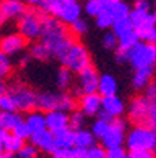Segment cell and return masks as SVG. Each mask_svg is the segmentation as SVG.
Wrapping results in <instances>:
<instances>
[{
  "label": "cell",
  "mask_w": 156,
  "mask_h": 158,
  "mask_svg": "<svg viewBox=\"0 0 156 158\" xmlns=\"http://www.w3.org/2000/svg\"><path fill=\"white\" fill-rule=\"evenodd\" d=\"M39 38L49 47L52 58H55V60H59V56L64 53V50L70 46V42L74 39H77L69 31L67 25L62 24L56 17L47 16V14H44V17H42V28H41Z\"/></svg>",
  "instance_id": "1"
},
{
  "label": "cell",
  "mask_w": 156,
  "mask_h": 158,
  "mask_svg": "<svg viewBox=\"0 0 156 158\" xmlns=\"http://www.w3.org/2000/svg\"><path fill=\"white\" fill-rule=\"evenodd\" d=\"M108 10L111 11V14H113V17L116 20V19H125V17H128L131 8L123 2V0H119V2H114L111 6H108Z\"/></svg>",
  "instance_id": "31"
},
{
  "label": "cell",
  "mask_w": 156,
  "mask_h": 158,
  "mask_svg": "<svg viewBox=\"0 0 156 158\" xmlns=\"http://www.w3.org/2000/svg\"><path fill=\"white\" fill-rule=\"evenodd\" d=\"M72 158H87V150L83 147H72Z\"/></svg>",
  "instance_id": "47"
},
{
  "label": "cell",
  "mask_w": 156,
  "mask_h": 158,
  "mask_svg": "<svg viewBox=\"0 0 156 158\" xmlns=\"http://www.w3.org/2000/svg\"><path fill=\"white\" fill-rule=\"evenodd\" d=\"M44 14L39 10L30 8L25 10L17 17V33L22 35L27 41H36L41 36Z\"/></svg>",
  "instance_id": "8"
},
{
  "label": "cell",
  "mask_w": 156,
  "mask_h": 158,
  "mask_svg": "<svg viewBox=\"0 0 156 158\" xmlns=\"http://www.w3.org/2000/svg\"><path fill=\"white\" fill-rule=\"evenodd\" d=\"M53 144H55V147L72 149L74 147V130L64 128L58 133H53Z\"/></svg>",
  "instance_id": "26"
},
{
  "label": "cell",
  "mask_w": 156,
  "mask_h": 158,
  "mask_svg": "<svg viewBox=\"0 0 156 158\" xmlns=\"http://www.w3.org/2000/svg\"><path fill=\"white\" fill-rule=\"evenodd\" d=\"M24 139H20L19 136H16L14 133H8L6 135V138L3 139V150L5 152H10V153H16L22 146H24Z\"/></svg>",
  "instance_id": "29"
},
{
  "label": "cell",
  "mask_w": 156,
  "mask_h": 158,
  "mask_svg": "<svg viewBox=\"0 0 156 158\" xmlns=\"http://www.w3.org/2000/svg\"><path fill=\"white\" fill-rule=\"evenodd\" d=\"M123 144L126 146V150H139V149L154 150V147H156L154 128L142 127V125H133V128L126 130Z\"/></svg>",
  "instance_id": "7"
},
{
  "label": "cell",
  "mask_w": 156,
  "mask_h": 158,
  "mask_svg": "<svg viewBox=\"0 0 156 158\" xmlns=\"http://www.w3.org/2000/svg\"><path fill=\"white\" fill-rule=\"evenodd\" d=\"M113 2H119V0H113Z\"/></svg>",
  "instance_id": "57"
},
{
  "label": "cell",
  "mask_w": 156,
  "mask_h": 158,
  "mask_svg": "<svg viewBox=\"0 0 156 158\" xmlns=\"http://www.w3.org/2000/svg\"><path fill=\"white\" fill-rule=\"evenodd\" d=\"M86 121H87V118L78 108H75V110H72L69 113V128L74 130V131L80 130V128H84L86 127Z\"/></svg>",
  "instance_id": "27"
},
{
  "label": "cell",
  "mask_w": 156,
  "mask_h": 158,
  "mask_svg": "<svg viewBox=\"0 0 156 158\" xmlns=\"http://www.w3.org/2000/svg\"><path fill=\"white\" fill-rule=\"evenodd\" d=\"M113 22H114V17H113V14H111V11H109L108 8H102L100 13L95 16V24H97V27L102 28V30L111 28Z\"/></svg>",
  "instance_id": "30"
},
{
  "label": "cell",
  "mask_w": 156,
  "mask_h": 158,
  "mask_svg": "<svg viewBox=\"0 0 156 158\" xmlns=\"http://www.w3.org/2000/svg\"><path fill=\"white\" fill-rule=\"evenodd\" d=\"M0 158H14V153H10V152H2L0 153Z\"/></svg>",
  "instance_id": "51"
},
{
  "label": "cell",
  "mask_w": 156,
  "mask_h": 158,
  "mask_svg": "<svg viewBox=\"0 0 156 158\" xmlns=\"http://www.w3.org/2000/svg\"><path fill=\"white\" fill-rule=\"evenodd\" d=\"M14 71V63L13 58L10 55H6L5 52L0 50V78H8Z\"/></svg>",
  "instance_id": "28"
},
{
  "label": "cell",
  "mask_w": 156,
  "mask_h": 158,
  "mask_svg": "<svg viewBox=\"0 0 156 158\" xmlns=\"http://www.w3.org/2000/svg\"><path fill=\"white\" fill-rule=\"evenodd\" d=\"M75 108H77V97H74L69 91L38 93V96H36V110H39L42 113H47L52 110L70 113Z\"/></svg>",
  "instance_id": "3"
},
{
  "label": "cell",
  "mask_w": 156,
  "mask_h": 158,
  "mask_svg": "<svg viewBox=\"0 0 156 158\" xmlns=\"http://www.w3.org/2000/svg\"><path fill=\"white\" fill-rule=\"evenodd\" d=\"M100 10H102V5H100L98 0H87L86 5H84V11L92 17H95L100 13Z\"/></svg>",
  "instance_id": "42"
},
{
  "label": "cell",
  "mask_w": 156,
  "mask_h": 158,
  "mask_svg": "<svg viewBox=\"0 0 156 158\" xmlns=\"http://www.w3.org/2000/svg\"><path fill=\"white\" fill-rule=\"evenodd\" d=\"M102 44H103V47L106 50H116L117 49V36L113 31H106L105 36H103Z\"/></svg>",
  "instance_id": "39"
},
{
  "label": "cell",
  "mask_w": 156,
  "mask_h": 158,
  "mask_svg": "<svg viewBox=\"0 0 156 158\" xmlns=\"http://www.w3.org/2000/svg\"><path fill=\"white\" fill-rule=\"evenodd\" d=\"M153 75H154V67H142V69H134L131 77V85L136 91H142V89L153 81Z\"/></svg>",
  "instance_id": "18"
},
{
  "label": "cell",
  "mask_w": 156,
  "mask_h": 158,
  "mask_svg": "<svg viewBox=\"0 0 156 158\" xmlns=\"http://www.w3.org/2000/svg\"><path fill=\"white\" fill-rule=\"evenodd\" d=\"M56 86L59 91H69L74 86V72L69 71L67 67L61 66L56 72Z\"/></svg>",
  "instance_id": "24"
},
{
  "label": "cell",
  "mask_w": 156,
  "mask_h": 158,
  "mask_svg": "<svg viewBox=\"0 0 156 158\" xmlns=\"http://www.w3.org/2000/svg\"><path fill=\"white\" fill-rule=\"evenodd\" d=\"M38 156H39V150L30 143L28 144L24 143V146L14 153V158H38Z\"/></svg>",
  "instance_id": "35"
},
{
  "label": "cell",
  "mask_w": 156,
  "mask_h": 158,
  "mask_svg": "<svg viewBox=\"0 0 156 158\" xmlns=\"http://www.w3.org/2000/svg\"><path fill=\"white\" fill-rule=\"evenodd\" d=\"M134 31L139 38V41L154 44L156 42V16L150 13V16L142 22V24L134 27Z\"/></svg>",
  "instance_id": "14"
},
{
  "label": "cell",
  "mask_w": 156,
  "mask_h": 158,
  "mask_svg": "<svg viewBox=\"0 0 156 158\" xmlns=\"http://www.w3.org/2000/svg\"><path fill=\"white\" fill-rule=\"evenodd\" d=\"M77 108L83 113L86 118H95L102 110V96L98 93L83 94L77 100Z\"/></svg>",
  "instance_id": "11"
},
{
  "label": "cell",
  "mask_w": 156,
  "mask_h": 158,
  "mask_svg": "<svg viewBox=\"0 0 156 158\" xmlns=\"http://www.w3.org/2000/svg\"><path fill=\"white\" fill-rule=\"evenodd\" d=\"M59 3H69V2H77V0H56Z\"/></svg>",
  "instance_id": "55"
},
{
  "label": "cell",
  "mask_w": 156,
  "mask_h": 158,
  "mask_svg": "<svg viewBox=\"0 0 156 158\" xmlns=\"http://www.w3.org/2000/svg\"><path fill=\"white\" fill-rule=\"evenodd\" d=\"M11 133H14L16 136H19L20 139H24V141H27V139L30 138V135H31V131H30L28 125L25 124V121H22L20 124H17V125L11 130Z\"/></svg>",
  "instance_id": "38"
},
{
  "label": "cell",
  "mask_w": 156,
  "mask_h": 158,
  "mask_svg": "<svg viewBox=\"0 0 156 158\" xmlns=\"http://www.w3.org/2000/svg\"><path fill=\"white\" fill-rule=\"evenodd\" d=\"M125 110H126V105L117 94L102 97V111L108 113L113 118H122Z\"/></svg>",
  "instance_id": "17"
},
{
  "label": "cell",
  "mask_w": 156,
  "mask_h": 158,
  "mask_svg": "<svg viewBox=\"0 0 156 158\" xmlns=\"http://www.w3.org/2000/svg\"><path fill=\"white\" fill-rule=\"evenodd\" d=\"M150 16V11L147 10H139V8H133L130 10V14H128V19L131 20V24H133V28H134L136 25L142 24V22Z\"/></svg>",
  "instance_id": "36"
},
{
  "label": "cell",
  "mask_w": 156,
  "mask_h": 158,
  "mask_svg": "<svg viewBox=\"0 0 156 158\" xmlns=\"http://www.w3.org/2000/svg\"><path fill=\"white\" fill-rule=\"evenodd\" d=\"M111 30H113V33L119 38L120 35L133 30V24H131V20L128 17H125V19H116L113 22V25H111Z\"/></svg>",
  "instance_id": "33"
},
{
  "label": "cell",
  "mask_w": 156,
  "mask_h": 158,
  "mask_svg": "<svg viewBox=\"0 0 156 158\" xmlns=\"http://www.w3.org/2000/svg\"><path fill=\"white\" fill-rule=\"evenodd\" d=\"M126 158H154V150H148V149L126 150Z\"/></svg>",
  "instance_id": "41"
},
{
  "label": "cell",
  "mask_w": 156,
  "mask_h": 158,
  "mask_svg": "<svg viewBox=\"0 0 156 158\" xmlns=\"http://www.w3.org/2000/svg\"><path fill=\"white\" fill-rule=\"evenodd\" d=\"M97 93H98L102 97L117 94V80H116V77L111 75V74H103V75H100V77H98Z\"/></svg>",
  "instance_id": "20"
},
{
  "label": "cell",
  "mask_w": 156,
  "mask_h": 158,
  "mask_svg": "<svg viewBox=\"0 0 156 158\" xmlns=\"http://www.w3.org/2000/svg\"><path fill=\"white\" fill-rule=\"evenodd\" d=\"M28 55H30L31 60H36V61H49V60H52V53H50L49 47L42 41L31 44Z\"/></svg>",
  "instance_id": "25"
},
{
  "label": "cell",
  "mask_w": 156,
  "mask_h": 158,
  "mask_svg": "<svg viewBox=\"0 0 156 158\" xmlns=\"http://www.w3.org/2000/svg\"><path fill=\"white\" fill-rule=\"evenodd\" d=\"M69 27V31L72 33V36H75L77 39L78 38H81V36H84L86 33H87V30H89V25H87V22L84 20V19H77L75 22H72L70 25H67Z\"/></svg>",
  "instance_id": "34"
},
{
  "label": "cell",
  "mask_w": 156,
  "mask_h": 158,
  "mask_svg": "<svg viewBox=\"0 0 156 158\" xmlns=\"http://www.w3.org/2000/svg\"><path fill=\"white\" fill-rule=\"evenodd\" d=\"M6 89H8V81H6L5 78H0V96L5 94Z\"/></svg>",
  "instance_id": "49"
},
{
  "label": "cell",
  "mask_w": 156,
  "mask_h": 158,
  "mask_svg": "<svg viewBox=\"0 0 156 158\" xmlns=\"http://www.w3.org/2000/svg\"><path fill=\"white\" fill-rule=\"evenodd\" d=\"M80 17H81V6L78 3V0L77 2H69V3H61L59 11L56 14V19L66 25H70L72 22H75Z\"/></svg>",
  "instance_id": "16"
},
{
  "label": "cell",
  "mask_w": 156,
  "mask_h": 158,
  "mask_svg": "<svg viewBox=\"0 0 156 158\" xmlns=\"http://www.w3.org/2000/svg\"><path fill=\"white\" fill-rule=\"evenodd\" d=\"M24 121L28 125L31 133L46 128V114H44L42 111H39V110H33V111L27 113V116L24 118Z\"/></svg>",
  "instance_id": "21"
},
{
  "label": "cell",
  "mask_w": 156,
  "mask_h": 158,
  "mask_svg": "<svg viewBox=\"0 0 156 158\" xmlns=\"http://www.w3.org/2000/svg\"><path fill=\"white\" fill-rule=\"evenodd\" d=\"M27 39L19 35V33H10L6 36H3L0 39V50L5 52L6 55L13 56V55H17L20 52H24L25 47H27Z\"/></svg>",
  "instance_id": "12"
},
{
  "label": "cell",
  "mask_w": 156,
  "mask_h": 158,
  "mask_svg": "<svg viewBox=\"0 0 156 158\" xmlns=\"http://www.w3.org/2000/svg\"><path fill=\"white\" fill-rule=\"evenodd\" d=\"M25 2L28 3V5H33V6H38L41 2H42V0H25Z\"/></svg>",
  "instance_id": "54"
},
{
  "label": "cell",
  "mask_w": 156,
  "mask_h": 158,
  "mask_svg": "<svg viewBox=\"0 0 156 158\" xmlns=\"http://www.w3.org/2000/svg\"><path fill=\"white\" fill-rule=\"evenodd\" d=\"M28 139H30V144H33L39 152L50 153V152L55 149V144H53V133L49 131L47 128L31 133Z\"/></svg>",
  "instance_id": "15"
},
{
  "label": "cell",
  "mask_w": 156,
  "mask_h": 158,
  "mask_svg": "<svg viewBox=\"0 0 156 158\" xmlns=\"http://www.w3.org/2000/svg\"><path fill=\"white\" fill-rule=\"evenodd\" d=\"M25 10L27 6L22 0H2L0 2V11L6 19H17Z\"/></svg>",
  "instance_id": "19"
},
{
  "label": "cell",
  "mask_w": 156,
  "mask_h": 158,
  "mask_svg": "<svg viewBox=\"0 0 156 158\" xmlns=\"http://www.w3.org/2000/svg\"><path fill=\"white\" fill-rule=\"evenodd\" d=\"M52 158H72V149H66V147H55L50 152Z\"/></svg>",
  "instance_id": "45"
},
{
  "label": "cell",
  "mask_w": 156,
  "mask_h": 158,
  "mask_svg": "<svg viewBox=\"0 0 156 158\" xmlns=\"http://www.w3.org/2000/svg\"><path fill=\"white\" fill-rule=\"evenodd\" d=\"M6 93H8V96L11 97V100L14 103V110L19 111L20 114L36 110V96H38V93L33 88H30L28 85L16 81L13 85H8Z\"/></svg>",
  "instance_id": "5"
},
{
  "label": "cell",
  "mask_w": 156,
  "mask_h": 158,
  "mask_svg": "<svg viewBox=\"0 0 156 158\" xmlns=\"http://www.w3.org/2000/svg\"><path fill=\"white\" fill-rule=\"evenodd\" d=\"M6 20H8V19L3 16V13H2V11H0V28H2V27L5 25V22H6Z\"/></svg>",
  "instance_id": "53"
},
{
  "label": "cell",
  "mask_w": 156,
  "mask_h": 158,
  "mask_svg": "<svg viewBox=\"0 0 156 158\" xmlns=\"http://www.w3.org/2000/svg\"><path fill=\"white\" fill-rule=\"evenodd\" d=\"M134 8L150 11V2H148V0H136V2H134Z\"/></svg>",
  "instance_id": "48"
},
{
  "label": "cell",
  "mask_w": 156,
  "mask_h": 158,
  "mask_svg": "<svg viewBox=\"0 0 156 158\" xmlns=\"http://www.w3.org/2000/svg\"><path fill=\"white\" fill-rule=\"evenodd\" d=\"M126 63L133 69L154 67L156 63V46L144 41H138L133 47L126 50Z\"/></svg>",
  "instance_id": "6"
},
{
  "label": "cell",
  "mask_w": 156,
  "mask_h": 158,
  "mask_svg": "<svg viewBox=\"0 0 156 158\" xmlns=\"http://www.w3.org/2000/svg\"><path fill=\"white\" fill-rule=\"evenodd\" d=\"M98 77L100 74L97 72V69L89 64L84 69H81L77 74V85L74 86V91L70 93L74 97H80L83 94H92L97 93V86H98Z\"/></svg>",
  "instance_id": "9"
},
{
  "label": "cell",
  "mask_w": 156,
  "mask_h": 158,
  "mask_svg": "<svg viewBox=\"0 0 156 158\" xmlns=\"http://www.w3.org/2000/svg\"><path fill=\"white\" fill-rule=\"evenodd\" d=\"M46 114V128L52 133H58L64 128H69V113L59 110H52L44 113Z\"/></svg>",
  "instance_id": "13"
},
{
  "label": "cell",
  "mask_w": 156,
  "mask_h": 158,
  "mask_svg": "<svg viewBox=\"0 0 156 158\" xmlns=\"http://www.w3.org/2000/svg\"><path fill=\"white\" fill-rule=\"evenodd\" d=\"M2 152H3V143L0 141V153H2Z\"/></svg>",
  "instance_id": "56"
},
{
  "label": "cell",
  "mask_w": 156,
  "mask_h": 158,
  "mask_svg": "<svg viewBox=\"0 0 156 158\" xmlns=\"http://www.w3.org/2000/svg\"><path fill=\"white\" fill-rule=\"evenodd\" d=\"M126 122L122 118H116L114 121H111L108 124V128L105 131V135L102 136V146L105 149L109 147H119L123 146L125 141V135H126Z\"/></svg>",
  "instance_id": "10"
},
{
  "label": "cell",
  "mask_w": 156,
  "mask_h": 158,
  "mask_svg": "<svg viewBox=\"0 0 156 158\" xmlns=\"http://www.w3.org/2000/svg\"><path fill=\"white\" fill-rule=\"evenodd\" d=\"M10 131H6V130H3V128H0V141L3 143V139L6 138V135H8Z\"/></svg>",
  "instance_id": "52"
},
{
  "label": "cell",
  "mask_w": 156,
  "mask_h": 158,
  "mask_svg": "<svg viewBox=\"0 0 156 158\" xmlns=\"http://www.w3.org/2000/svg\"><path fill=\"white\" fill-rule=\"evenodd\" d=\"M105 158H126V149L123 146L109 147V149H106Z\"/></svg>",
  "instance_id": "43"
},
{
  "label": "cell",
  "mask_w": 156,
  "mask_h": 158,
  "mask_svg": "<svg viewBox=\"0 0 156 158\" xmlns=\"http://www.w3.org/2000/svg\"><path fill=\"white\" fill-rule=\"evenodd\" d=\"M95 141L97 139L94 138V135L91 133V130H87L86 127L74 131V147L87 149V147H91L92 144H95Z\"/></svg>",
  "instance_id": "23"
},
{
  "label": "cell",
  "mask_w": 156,
  "mask_h": 158,
  "mask_svg": "<svg viewBox=\"0 0 156 158\" xmlns=\"http://www.w3.org/2000/svg\"><path fill=\"white\" fill-rule=\"evenodd\" d=\"M0 111H16L14 103H13L11 97L8 96V93L0 96Z\"/></svg>",
  "instance_id": "44"
},
{
  "label": "cell",
  "mask_w": 156,
  "mask_h": 158,
  "mask_svg": "<svg viewBox=\"0 0 156 158\" xmlns=\"http://www.w3.org/2000/svg\"><path fill=\"white\" fill-rule=\"evenodd\" d=\"M30 60H31V58H30V55H28V53H27V55H24V56H22V58L19 60V66H20V67H25V66L30 63Z\"/></svg>",
  "instance_id": "50"
},
{
  "label": "cell",
  "mask_w": 156,
  "mask_h": 158,
  "mask_svg": "<svg viewBox=\"0 0 156 158\" xmlns=\"http://www.w3.org/2000/svg\"><path fill=\"white\" fill-rule=\"evenodd\" d=\"M95 118H97V116H95ZM108 124H109V122H106V121H103V119H100V118H97V119L92 122V125H91V133L94 135L95 139H102V136L105 135V131H106V128H108Z\"/></svg>",
  "instance_id": "37"
},
{
  "label": "cell",
  "mask_w": 156,
  "mask_h": 158,
  "mask_svg": "<svg viewBox=\"0 0 156 158\" xmlns=\"http://www.w3.org/2000/svg\"><path fill=\"white\" fill-rule=\"evenodd\" d=\"M144 96L147 97V99H150V100H156V85H154V81H150L144 89Z\"/></svg>",
  "instance_id": "46"
},
{
  "label": "cell",
  "mask_w": 156,
  "mask_h": 158,
  "mask_svg": "<svg viewBox=\"0 0 156 158\" xmlns=\"http://www.w3.org/2000/svg\"><path fill=\"white\" fill-rule=\"evenodd\" d=\"M128 114V121L133 125L142 127H156V100L147 99L144 94L136 96L125 110Z\"/></svg>",
  "instance_id": "2"
},
{
  "label": "cell",
  "mask_w": 156,
  "mask_h": 158,
  "mask_svg": "<svg viewBox=\"0 0 156 158\" xmlns=\"http://www.w3.org/2000/svg\"><path fill=\"white\" fill-rule=\"evenodd\" d=\"M58 61L61 63V66L67 67V69L72 71L74 74H78L81 69H84L86 66L92 64L91 55H89L87 49L78 39H74L70 42V46L64 50V53L59 56Z\"/></svg>",
  "instance_id": "4"
},
{
  "label": "cell",
  "mask_w": 156,
  "mask_h": 158,
  "mask_svg": "<svg viewBox=\"0 0 156 158\" xmlns=\"http://www.w3.org/2000/svg\"><path fill=\"white\" fill-rule=\"evenodd\" d=\"M138 41H139V38H138L134 28H133V30H130V31H126V33H123V35H120V36L117 38V47L130 49V47L134 46Z\"/></svg>",
  "instance_id": "32"
},
{
  "label": "cell",
  "mask_w": 156,
  "mask_h": 158,
  "mask_svg": "<svg viewBox=\"0 0 156 158\" xmlns=\"http://www.w3.org/2000/svg\"><path fill=\"white\" fill-rule=\"evenodd\" d=\"M87 158H105L106 155V149L102 144H92L91 147H87Z\"/></svg>",
  "instance_id": "40"
},
{
  "label": "cell",
  "mask_w": 156,
  "mask_h": 158,
  "mask_svg": "<svg viewBox=\"0 0 156 158\" xmlns=\"http://www.w3.org/2000/svg\"><path fill=\"white\" fill-rule=\"evenodd\" d=\"M24 121L19 111H0V128L11 131L17 124Z\"/></svg>",
  "instance_id": "22"
}]
</instances>
